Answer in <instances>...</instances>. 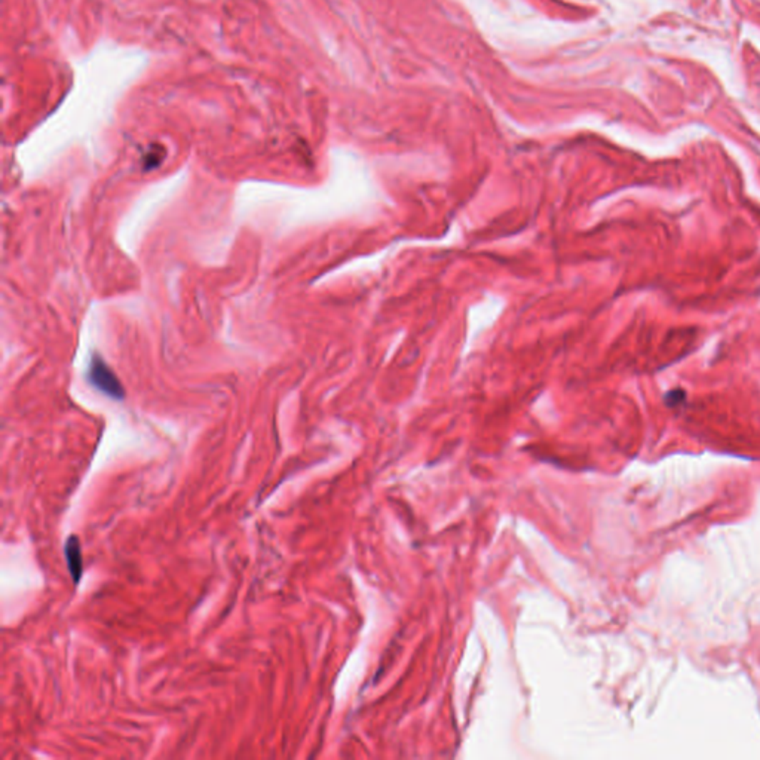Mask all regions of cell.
<instances>
[{
	"instance_id": "obj_2",
	"label": "cell",
	"mask_w": 760,
	"mask_h": 760,
	"mask_svg": "<svg viewBox=\"0 0 760 760\" xmlns=\"http://www.w3.org/2000/svg\"><path fill=\"white\" fill-rule=\"evenodd\" d=\"M64 555H66V563L70 572V577L73 582H75V585H78L81 582L82 573H83L82 549H81V542L78 539V536H70L66 541Z\"/></svg>"
},
{
	"instance_id": "obj_1",
	"label": "cell",
	"mask_w": 760,
	"mask_h": 760,
	"mask_svg": "<svg viewBox=\"0 0 760 760\" xmlns=\"http://www.w3.org/2000/svg\"><path fill=\"white\" fill-rule=\"evenodd\" d=\"M88 379L89 382L97 387L98 391L108 395L110 398L122 400L123 398V387L119 382V379L115 376V373L100 357H94L91 361L89 370H88Z\"/></svg>"
}]
</instances>
